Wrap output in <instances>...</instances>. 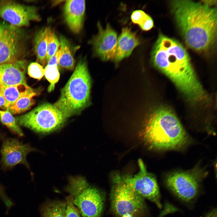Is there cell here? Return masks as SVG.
I'll return each mask as SVG.
<instances>
[{"label":"cell","instance_id":"6da1fadb","mask_svg":"<svg viewBox=\"0 0 217 217\" xmlns=\"http://www.w3.org/2000/svg\"><path fill=\"white\" fill-rule=\"evenodd\" d=\"M153 63L191 102L204 103L208 94L198 80L187 50L178 41L160 34L151 55Z\"/></svg>","mask_w":217,"mask_h":217},{"label":"cell","instance_id":"7a4b0ae2","mask_svg":"<svg viewBox=\"0 0 217 217\" xmlns=\"http://www.w3.org/2000/svg\"><path fill=\"white\" fill-rule=\"evenodd\" d=\"M171 10L184 39L191 48L207 51L214 45L217 33V10L201 2L176 0Z\"/></svg>","mask_w":217,"mask_h":217},{"label":"cell","instance_id":"3957f363","mask_svg":"<svg viewBox=\"0 0 217 217\" xmlns=\"http://www.w3.org/2000/svg\"><path fill=\"white\" fill-rule=\"evenodd\" d=\"M140 136L150 149L164 151L183 149L190 138L178 118L168 108L160 106L145 119Z\"/></svg>","mask_w":217,"mask_h":217},{"label":"cell","instance_id":"277c9868","mask_svg":"<svg viewBox=\"0 0 217 217\" xmlns=\"http://www.w3.org/2000/svg\"><path fill=\"white\" fill-rule=\"evenodd\" d=\"M91 80L86 60L78 61L73 74L53 105L67 118L81 112L89 104Z\"/></svg>","mask_w":217,"mask_h":217},{"label":"cell","instance_id":"5b68a950","mask_svg":"<svg viewBox=\"0 0 217 217\" xmlns=\"http://www.w3.org/2000/svg\"><path fill=\"white\" fill-rule=\"evenodd\" d=\"M65 190L73 198V202L79 210L82 217H100L105 201L103 193L90 185L82 176L68 178V184Z\"/></svg>","mask_w":217,"mask_h":217},{"label":"cell","instance_id":"8992f818","mask_svg":"<svg viewBox=\"0 0 217 217\" xmlns=\"http://www.w3.org/2000/svg\"><path fill=\"white\" fill-rule=\"evenodd\" d=\"M112 210L118 217H136L146 209L144 199L115 173L112 178L110 193Z\"/></svg>","mask_w":217,"mask_h":217},{"label":"cell","instance_id":"52a82bcc","mask_svg":"<svg viewBox=\"0 0 217 217\" xmlns=\"http://www.w3.org/2000/svg\"><path fill=\"white\" fill-rule=\"evenodd\" d=\"M15 119L18 125L28 128L41 135L58 130L66 120L53 105L48 103L43 104Z\"/></svg>","mask_w":217,"mask_h":217},{"label":"cell","instance_id":"ba28073f","mask_svg":"<svg viewBox=\"0 0 217 217\" xmlns=\"http://www.w3.org/2000/svg\"><path fill=\"white\" fill-rule=\"evenodd\" d=\"M205 171L198 165L187 170L175 171L166 176L165 183L179 198L189 202L198 194L200 182L206 174Z\"/></svg>","mask_w":217,"mask_h":217},{"label":"cell","instance_id":"9c48e42d","mask_svg":"<svg viewBox=\"0 0 217 217\" xmlns=\"http://www.w3.org/2000/svg\"><path fill=\"white\" fill-rule=\"evenodd\" d=\"M138 164L139 170L137 174H120L121 179L139 195L161 208L159 191L156 177L147 171L142 160L139 159Z\"/></svg>","mask_w":217,"mask_h":217},{"label":"cell","instance_id":"30bf717a","mask_svg":"<svg viewBox=\"0 0 217 217\" xmlns=\"http://www.w3.org/2000/svg\"><path fill=\"white\" fill-rule=\"evenodd\" d=\"M24 36L18 27L0 23V64L16 63L23 50Z\"/></svg>","mask_w":217,"mask_h":217},{"label":"cell","instance_id":"8fae6325","mask_svg":"<svg viewBox=\"0 0 217 217\" xmlns=\"http://www.w3.org/2000/svg\"><path fill=\"white\" fill-rule=\"evenodd\" d=\"M0 17L17 27L27 25L31 20H41L36 7L7 1H0Z\"/></svg>","mask_w":217,"mask_h":217},{"label":"cell","instance_id":"7c38bea8","mask_svg":"<svg viewBox=\"0 0 217 217\" xmlns=\"http://www.w3.org/2000/svg\"><path fill=\"white\" fill-rule=\"evenodd\" d=\"M98 33L91 41L95 55L103 61L114 60L117 42V34L110 24L103 28L99 22Z\"/></svg>","mask_w":217,"mask_h":217},{"label":"cell","instance_id":"4fadbf2b","mask_svg":"<svg viewBox=\"0 0 217 217\" xmlns=\"http://www.w3.org/2000/svg\"><path fill=\"white\" fill-rule=\"evenodd\" d=\"M36 151L30 145L23 144L17 139H7L3 142L1 149L2 162L6 167H12L22 164L29 169L27 156L30 152Z\"/></svg>","mask_w":217,"mask_h":217},{"label":"cell","instance_id":"5bb4252c","mask_svg":"<svg viewBox=\"0 0 217 217\" xmlns=\"http://www.w3.org/2000/svg\"><path fill=\"white\" fill-rule=\"evenodd\" d=\"M85 10L84 0L66 1L63 8L64 19L69 29L74 33H79L82 29Z\"/></svg>","mask_w":217,"mask_h":217},{"label":"cell","instance_id":"9a60e30c","mask_svg":"<svg viewBox=\"0 0 217 217\" xmlns=\"http://www.w3.org/2000/svg\"><path fill=\"white\" fill-rule=\"evenodd\" d=\"M21 62L0 64V90L6 87L27 83L25 70Z\"/></svg>","mask_w":217,"mask_h":217},{"label":"cell","instance_id":"2e32d148","mask_svg":"<svg viewBox=\"0 0 217 217\" xmlns=\"http://www.w3.org/2000/svg\"><path fill=\"white\" fill-rule=\"evenodd\" d=\"M136 33L128 27L122 28L117 40L115 55L113 60L116 63L128 57L134 49L141 43Z\"/></svg>","mask_w":217,"mask_h":217},{"label":"cell","instance_id":"e0dca14e","mask_svg":"<svg viewBox=\"0 0 217 217\" xmlns=\"http://www.w3.org/2000/svg\"><path fill=\"white\" fill-rule=\"evenodd\" d=\"M33 91L27 83H20L8 86L0 90L6 101V109L20 98Z\"/></svg>","mask_w":217,"mask_h":217},{"label":"cell","instance_id":"ac0fdd59","mask_svg":"<svg viewBox=\"0 0 217 217\" xmlns=\"http://www.w3.org/2000/svg\"><path fill=\"white\" fill-rule=\"evenodd\" d=\"M50 28H44L36 34L34 40V51L37 62L42 66L46 64L48 35Z\"/></svg>","mask_w":217,"mask_h":217},{"label":"cell","instance_id":"d6986e66","mask_svg":"<svg viewBox=\"0 0 217 217\" xmlns=\"http://www.w3.org/2000/svg\"><path fill=\"white\" fill-rule=\"evenodd\" d=\"M66 205L63 201H47L40 207L41 217H65Z\"/></svg>","mask_w":217,"mask_h":217},{"label":"cell","instance_id":"ffe728a7","mask_svg":"<svg viewBox=\"0 0 217 217\" xmlns=\"http://www.w3.org/2000/svg\"><path fill=\"white\" fill-rule=\"evenodd\" d=\"M60 39L61 50L58 65L62 68L73 70L75 66V60L68 41L62 36Z\"/></svg>","mask_w":217,"mask_h":217},{"label":"cell","instance_id":"44dd1931","mask_svg":"<svg viewBox=\"0 0 217 217\" xmlns=\"http://www.w3.org/2000/svg\"><path fill=\"white\" fill-rule=\"evenodd\" d=\"M36 95V93L33 91L20 98L7 109L13 114H19L28 110L34 104L33 98Z\"/></svg>","mask_w":217,"mask_h":217},{"label":"cell","instance_id":"7402d4cb","mask_svg":"<svg viewBox=\"0 0 217 217\" xmlns=\"http://www.w3.org/2000/svg\"><path fill=\"white\" fill-rule=\"evenodd\" d=\"M0 119L2 123L12 131L19 136H24L23 132L17 123L15 118L8 110H0Z\"/></svg>","mask_w":217,"mask_h":217},{"label":"cell","instance_id":"603a6c76","mask_svg":"<svg viewBox=\"0 0 217 217\" xmlns=\"http://www.w3.org/2000/svg\"><path fill=\"white\" fill-rule=\"evenodd\" d=\"M60 46V40L55 32L50 28L49 30L47 44L46 61L55 53Z\"/></svg>","mask_w":217,"mask_h":217},{"label":"cell","instance_id":"cb8c5ba5","mask_svg":"<svg viewBox=\"0 0 217 217\" xmlns=\"http://www.w3.org/2000/svg\"><path fill=\"white\" fill-rule=\"evenodd\" d=\"M44 75L50 83L48 91L51 92L54 89L55 84L58 82L60 78L58 66L55 65L47 64L44 69Z\"/></svg>","mask_w":217,"mask_h":217},{"label":"cell","instance_id":"d4e9b609","mask_svg":"<svg viewBox=\"0 0 217 217\" xmlns=\"http://www.w3.org/2000/svg\"><path fill=\"white\" fill-rule=\"evenodd\" d=\"M66 207L65 217H80V213L73 202L72 196L70 195L66 197Z\"/></svg>","mask_w":217,"mask_h":217},{"label":"cell","instance_id":"484cf974","mask_svg":"<svg viewBox=\"0 0 217 217\" xmlns=\"http://www.w3.org/2000/svg\"><path fill=\"white\" fill-rule=\"evenodd\" d=\"M28 73L31 77L40 80L44 75V69L38 63L33 62L28 67Z\"/></svg>","mask_w":217,"mask_h":217},{"label":"cell","instance_id":"4316f807","mask_svg":"<svg viewBox=\"0 0 217 217\" xmlns=\"http://www.w3.org/2000/svg\"><path fill=\"white\" fill-rule=\"evenodd\" d=\"M150 16L141 10L134 11L131 15V19L134 24H138L139 26L143 25Z\"/></svg>","mask_w":217,"mask_h":217},{"label":"cell","instance_id":"83f0119b","mask_svg":"<svg viewBox=\"0 0 217 217\" xmlns=\"http://www.w3.org/2000/svg\"><path fill=\"white\" fill-rule=\"evenodd\" d=\"M61 50L60 46L55 53L49 59L47 62V65H55L58 66Z\"/></svg>","mask_w":217,"mask_h":217},{"label":"cell","instance_id":"f1b7e54d","mask_svg":"<svg viewBox=\"0 0 217 217\" xmlns=\"http://www.w3.org/2000/svg\"><path fill=\"white\" fill-rule=\"evenodd\" d=\"M6 100L3 95L0 93V107L6 109Z\"/></svg>","mask_w":217,"mask_h":217},{"label":"cell","instance_id":"f546056e","mask_svg":"<svg viewBox=\"0 0 217 217\" xmlns=\"http://www.w3.org/2000/svg\"><path fill=\"white\" fill-rule=\"evenodd\" d=\"M202 3L209 6L212 7L216 3V1L215 0H204L201 1Z\"/></svg>","mask_w":217,"mask_h":217},{"label":"cell","instance_id":"4dcf8cb0","mask_svg":"<svg viewBox=\"0 0 217 217\" xmlns=\"http://www.w3.org/2000/svg\"><path fill=\"white\" fill-rule=\"evenodd\" d=\"M205 217H217L216 214L214 212H211Z\"/></svg>","mask_w":217,"mask_h":217},{"label":"cell","instance_id":"1f68e13d","mask_svg":"<svg viewBox=\"0 0 217 217\" xmlns=\"http://www.w3.org/2000/svg\"></svg>","mask_w":217,"mask_h":217}]
</instances>
